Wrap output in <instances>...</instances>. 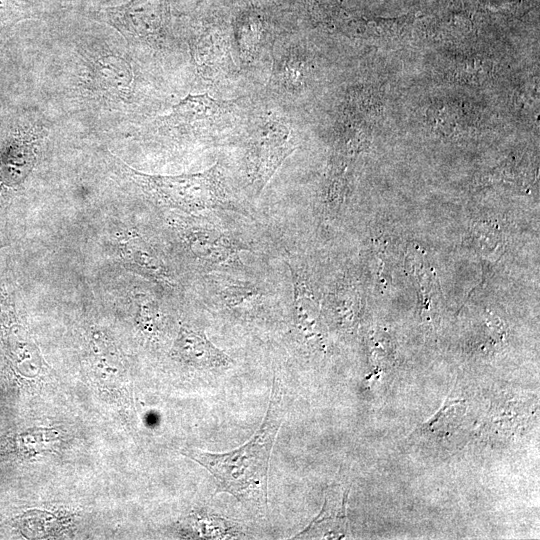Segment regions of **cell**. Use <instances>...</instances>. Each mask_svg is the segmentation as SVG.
<instances>
[{
    "instance_id": "3957f363",
    "label": "cell",
    "mask_w": 540,
    "mask_h": 540,
    "mask_svg": "<svg viewBox=\"0 0 540 540\" xmlns=\"http://www.w3.org/2000/svg\"><path fill=\"white\" fill-rule=\"evenodd\" d=\"M171 228L182 254L204 275L245 272L242 253L252 248L233 231L202 214L174 220Z\"/></svg>"
},
{
    "instance_id": "5bb4252c",
    "label": "cell",
    "mask_w": 540,
    "mask_h": 540,
    "mask_svg": "<svg viewBox=\"0 0 540 540\" xmlns=\"http://www.w3.org/2000/svg\"><path fill=\"white\" fill-rule=\"evenodd\" d=\"M60 438V432L55 428H31L16 437V445L20 453L27 457L47 451H53Z\"/></svg>"
},
{
    "instance_id": "ba28073f",
    "label": "cell",
    "mask_w": 540,
    "mask_h": 540,
    "mask_svg": "<svg viewBox=\"0 0 540 540\" xmlns=\"http://www.w3.org/2000/svg\"><path fill=\"white\" fill-rule=\"evenodd\" d=\"M117 251L124 265L168 289L177 287L173 269L160 250L135 230L123 233L117 241Z\"/></svg>"
},
{
    "instance_id": "8992f818",
    "label": "cell",
    "mask_w": 540,
    "mask_h": 540,
    "mask_svg": "<svg viewBox=\"0 0 540 540\" xmlns=\"http://www.w3.org/2000/svg\"><path fill=\"white\" fill-rule=\"evenodd\" d=\"M165 6L164 0H130L119 6L101 8L98 15L129 43L150 42L163 31Z\"/></svg>"
},
{
    "instance_id": "5b68a950",
    "label": "cell",
    "mask_w": 540,
    "mask_h": 540,
    "mask_svg": "<svg viewBox=\"0 0 540 540\" xmlns=\"http://www.w3.org/2000/svg\"><path fill=\"white\" fill-rule=\"evenodd\" d=\"M295 148L294 136L287 126L271 122L261 129L246 155V176L252 195L261 194Z\"/></svg>"
},
{
    "instance_id": "4fadbf2b",
    "label": "cell",
    "mask_w": 540,
    "mask_h": 540,
    "mask_svg": "<svg viewBox=\"0 0 540 540\" xmlns=\"http://www.w3.org/2000/svg\"><path fill=\"white\" fill-rule=\"evenodd\" d=\"M330 299L332 316L336 324L344 329H351L359 314V297L353 284L345 282L332 293Z\"/></svg>"
},
{
    "instance_id": "9a60e30c",
    "label": "cell",
    "mask_w": 540,
    "mask_h": 540,
    "mask_svg": "<svg viewBox=\"0 0 540 540\" xmlns=\"http://www.w3.org/2000/svg\"><path fill=\"white\" fill-rule=\"evenodd\" d=\"M38 16L31 0H0V34L7 35L18 23Z\"/></svg>"
},
{
    "instance_id": "7c38bea8",
    "label": "cell",
    "mask_w": 540,
    "mask_h": 540,
    "mask_svg": "<svg viewBox=\"0 0 540 540\" xmlns=\"http://www.w3.org/2000/svg\"><path fill=\"white\" fill-rule=\"evenodd\" d=\"M229 107V103L219 102L208 94L188 95L172 109L166 121L172 126H190L192 123L215 119Z\"/></svg>"
},
{
    "instance_id": "7a4b0ae2",
    "label": "cell",
    "mask_w": 540,
    "mask_h": 540,
    "mask_svg": "<svg viewBox=\"0 0 540 540\" xmlns=\"http://www.w3.org/2000/svg\"><path fill=\"white\" fill-rule=\"evenodd\" d=\"M118 162L120 171L159 205L188 215L233 211L249 216L229 194L218 162L202 172L181 175L146 174Z\"/></svg>"
},
{
    "instance_id": "52a82bcc",
    "label": "cell",
    "mask_w": 540,
    "mask_h": 540,
    "mask_svg": "<svg viewBox=\"0 0 540 540\" xmlns=\"http://www.w3.org/2000/svg\"><path fill=\"white\" fill-rule=\"evenodd\" d=\"M206 276L212 299L232 314H250L273 296L266 284L246 277L245 272Z\"/></svg>"
},
{
    "instance_id": "ac0fdd59",
    "label": "cell",
    "mask_w": 540,
    "mask_h": 540,
    "mask_svg": "<svg viewBox=\"0 0 540 540\" xmlns=\"http://www.w3.org/2000/svg\"><path fill=\"white\" fill-rule=\"evenodd\" d=\"M5 246H7V243L3 239L0 238V250Z\"/></svg>"
},
{
    "instance_id": "2e32d148",
    "label": "cell",
    "mask_w": 540,
    "mask_h": 540,
    "mask_svg": "<svg viewBox=\"0 0 540 540\" xmlns=\"http://www.w3.org/2000/svg\"><path fill=\"white\" fill-rule=\"evenodd\" d=\"M195 521L196 535L201 538L208 539H226L238 538L244 533L240 526L221 516L215 514L203 515L196 518Z\"/></svg>"
},
{
    "instance_id": "e0dca14e",
    "label": "cell",
    "mask_w": 540,
    "mask_h": 540,
    "mask_svg": "<svg viewBox=\"0 0 540 540\" xmlns=\"http://www.w3.org/2000/svg\"><path fill=\"white\" fill-rule=\"evenodd\" d=\"M463 401L453 399L446 401L442 408L420 428V431L429 434L447 433L450 428L456 427L457 415L465 414Z\"/></svg>"
},
{
    "instance_id": "9c48e42d",
    "label": "cell",
    "mask_w": 540,
    "mask_h": 540,
    "mask_svg": "<svg viewBox=\"0 0 540 540\" xmlns=\"http://www.w3.org/2000/svg\"><path fill=\"white\" fill-rule=\"evenodd\" d=\"M174 359L196 368L220 369L233 364V359L216 347L205 333L182 324L171 349Z\"/></svg>"
},
{
    "instance_id": "277c9868",
    "label": "cell",
    "mask_w": 540,
    "mask_h": 540,
    "mask_svg": "<svg viewBox=\"0 0 540 540\" xmlns=\"http://www.w3.org/2000/svg\"><path fill=\"white\" fill-rule=\"evenodd\" d=\"M43 139L37 127L17 124L0 138V207L7 206L33 170Z\"/></svg>"
},
{
    "instance_id": "30bf717a",
    "label": "cell",
    "mask_w": 540,
    "mask_h": 540,
    "mask_svg": "<svg viewBox=\"0 0 540 540\" xmlns=\"http://www.w3.org/2000/svg\"><path fill=\"white\" fill-rule=\"evenodd\" d=\"M292 284L295 325L308 341L319 342L322 336L319 307L312 282L303 266L287 261Z\"/></svg>"
},
{
    "instance_id": "6da1fadb",
    "label": "cell",
    "mask_w": 540,
    "mask_h": 540,
    "mask_svg": "<svg viewBox=\"0 0 540 540\" xmlns=\"http://www.w3.org/2000/svg\"><path fill=\"white\" fill-rule=\"evenodd\" d=\"M285 413L280 380L275 376L263 422L247 442L224 453L184 448L181 454L211 473L215 479L216 493H228L249 509L265 512L269 461Z\"/></svg>"
},
{
    "instance_id": "8fae6325",
    "label": "cell",
    "mask_w": 540,
    "mask_h": 540,
    "mask_svg": "<svg viewBox=\"0 0 540 540\" xmlns=\"http://www.w3.org/2000/svg\"><path fill=\"white\" fill-rule=\"evenodd\" d=\"M347 497L348 491H345L340 498L335 496L334 491H329L321 512L293 538L341 539L349 536L346 516Z\"/></svg>"
}]
</instances>
